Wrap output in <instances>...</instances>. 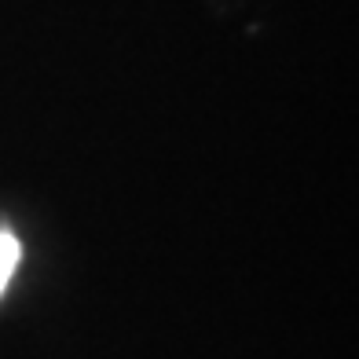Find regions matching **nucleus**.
Segmentation results:
<instances>
[{"instance_id":"f257e3e1","label":"nucleus","mask_w":359,"mask_h":359,"mask_svg":"<svg viewBox=\"0 0 359 359\" xmlns=\"http://www.w3.org/2000/svg\"><path fill=\"white\" fill-rule=\"evenodd\" d=\"M19 242H15L11 235H0V293H4V286H8V279H11V271H15V264H19Z\"/></svg>"}]
</instances>
